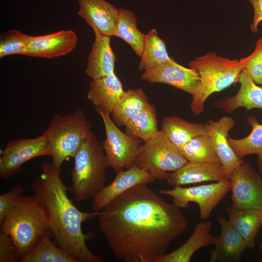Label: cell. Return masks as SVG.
<instances>
[{"label":"cell","mask_w":262,"mask_h":262,"mask_svg":"<svg viewBox=\"0 0 262 262\" xmlns=\"http://www.w3.org/2000/svg\"><path fill=\"white\" fill-rule=\"evenodd\" d=\"M98 217L99 229L114 255L126 262H156L187 228L180 208L147 184L123 193Z\"/></svg>","instance_id":"1"},{"label":"cell","mask_w":262,"mask_h":262,"mask_svg":"<svg viewBox=\"0 0 262 262\" xmlns=\"http://www.w3.org/2000/svg\"><path fill=\"white\" fill-rule=\"evenodd\" d=\"M41 173L33 181V196L44 211L49 230L56 244L76 262H103L101 256L92 252L86 241L93 237L84 234L82 224L98 216L99 212L80 211L69 198L67 187L60 176V168L44 161Z\"/></svg>","instance_id":"2"},{"label":"cell","mask_w":262,"mask_h":262,"mask_svg":"<svg viewBox=\"0 0 262 262\" xmlns=\"http://www.w3.org/2000/svg\"><path fill=\"white\" fill-rule=\"evenodd\" d=\"M69 190L80 202L93 199L105 186L109 164L102 144L93 132L73 158Z\"/></svg>","instance_id":"3"},{"label":"cell","mask_w":262,"mask_h":262,"mask_svg":"<svg viewBox=\"0 0 262 262\" xmlns=\"http://www.w3.org/2000/svg\"><path fill=\"white\" fill-rule=\"evenodd\" d=\"M198 72L200 82L190 103L195 115L202 113L205 103L213 94L219 92L239 82L244 68L242 59L230 60L218 56L214 52L198 57L189 63Z\"/></svg>","instance_id":"4"},{"label":"cell","mask_w":262,"mask_h":262,"mask_svg":"<svg viewBox=\"0 0 262 262\" xmlns=\"http://www.w3.org/2000/svg\"><path fill=\"white\" fill-rule=\"evenodd\" d=\"M0 230L11 236L21 261L49 228L46 214L35 197L21 195L0 224Z\"/></svg>","instance_id":"5"},{"label":"cell","mask_w":262,"mask_h":262,"mask_svg":"<svg viewBox=\"0 0 262 262\" xmlns=\"http://www.w3.org/2000/svg\"><path fill=\"white\" fill-rule=\"evenodd\" d=\"M91 123L80 109L73 113L55 114L44 133L47 136L51 163L61 168L63 163L73 158L92 133Z\"/></svg>","instance_id":"6"},{"label":"cell","mask_w":262,"mask_h":262,"mask_svg":"<svg viewBox=\"0 0 262 262\" xmlns=\"http://www.w3.org/2000/svg\"><path fill=\"white\" fill-rule=\"evenodd\" d=\"M188 162L180 150L159 130L149 141L140 146L134 164L154 180H163L170 173Z\"/></svg>","instance_id":"7"},{"label":"cell","mask_w":262,"mask_h":262,"mask_svg":"<svg viewBox=\"0 0 262 262\" xmlns=\"http://www.w3.org/2000/svg\"><path fill=\"white\" fill-rule=\"evenodd\" d=\"M101 116L106 137L102 146L109 167L117 173L129 169L135 164L142 140L122 132L113 121L111 115L96 110Z\"/></svg>","instance_id":"8"},{"label":"cell","mask_w":262,"mask_h":262,"mask_svg":"<svg viewBox=\"0 0 262 262\" xmlns=\"http://www.w3.org/2000/svg\"><path fill=\"white\" fill-rule=\"evenodd\" d=\"M230 189V181L225 180L196 186H179L172 189H159V192L171 196L173 203L180 209L187 208L190 202L196 203L199 207L200 218L205 220Z\"/></svg>","instance_id":"9"},{"label":"cell","mask_w":262,"mask_h":262,"mask_svg":"<svg viewBox=\"0 0 262 262\" xmlns=\"http://www.w3.org/2000/svg\"><path fill=\"white\" fill-rule=\"evenodd\" d=\"M0 157V177L6 180L17 174L28 161L42 156H49L48 141L43 133L34 138L9 140Z\"/></svg>","instance_id":"10"},{"label":"cell","mask_w":262,"mask_h":262,"mask_svg":"<svg viewBox=\"0 0 262 262\" xmlns=\"http://www.w3.org/2000/svg\"><path fill=\"white\" fill-rule=\"evenodd\" d=\"M229 180L234 208L262 212V178L250 164L244 162L236 167Z\"/></svg>","instance_id":"11"},{"label":"cell","mask_w":262,"mask_h":262,"mask_svg":"<svg viewBox=\"0 0 262 262\" xmlns=\"http://www.w3.org/2000/svg\"><path fill=\"white\" fill-rule=\"evenodd\" d=\"M141 80L150 83L167 84L191 96L196 92L200 82L199 74L196 69L185 67L172 58L163 64L144 71Z\"/></svg>","instance_id":"12"},{"label":"cell","mask_w":262,"mask_h":262,"mask_svg":"<svg viewBox=\"0 0 262 262\" xmlns=\"http://www.w3.org/2000/svg\"><path fill=\"white\" fill-rule=\"evenodd\" d=\"M204 124L207 135L229 180L233 170L244 162L235 154L229 143V132L234 126V120L230 116H224L217 121L209 120Z\"/></svg>","instance_id":"13"},{"label":"cell","mask_w":262,"mask_h":262,"mask_svg":"<svg viewBox=\"0 0 262 262\" xmlns=\"http://www.w3.org/2000/svg\"><path fill=\"white\" fill-rule=\"evenodd\" d=\"M113 181L105 186L93 199L91 206L99 212L116 197L128 190L140 184H147L154 180L145 171L135 164L116 173Z\"/></svg>","instance_id":"14"},{"label":"cell","mask_w":262,"mask_h":262,"mask_svg":"<svg viewBox=\"0 0 262 262\" xmlns=\"http://www.w3.org/2000/svg\"><path fill=\"white\" fill-rule=\"evenodd\" d=\"M77 36L71 30L39 36H30L27 56L53 58L65 55L76 47Z\"/></svg>","instance_id":"15"},{"label":"cell","mask_w":262,"mask_h":262,"mask_svg":"<svg viewBox=\"0 0 262 262\" xmlns=\"http://www.w3.org/2000/svg\"><path fill=\"white\" fill-rule=\"evenodd\" d=\"M77 14L94 30L101 35L112 36L116 26L118 9L106 0H78Z\"/></svg>","instance_id":"16"},{"label":"cell","mask_w":262,"mask_h":262,"mask_svg":"<svg viewBox=\"0 0 262 262\" xmlns=\"http://www.w3.org/2000/svg\"><path fill=\"white\" fill-rule=\"evenodd\" d=\"M220 233L216 236L214 248L210 251V262H238L246 249L245 240L238 234L228 220L219 217Z\"/></svg>","instance_id":"17"},{"label":"cell","mask_w":262,"mask_h":262,"mask_svg":"<svg viewBox=\"0 0 262 262\" xmlns=\"http://www.w3.org/2000/svg\"><path fill=\"white\" fill-rule=\"evenodd\" d=\"M228 180L222 165L209 163L188 162L176 171L170 173L166 179L171 186Z\"/></svg>","instance_id":"18"},{"label":"cell","mask_w":262,"mask_h":262,"mask_svg":"<svg viewBox=\"0 0 262 262\" xmlns=\"http://www.w3.org/2000/svg\"><path fill=\"white\" fill-rule=\"evenodd\" d=\"M239 82L240 86L235 95L218 99L213 105L227 113L241 107L246 110L262 109V86L256 83L245 69L241 73Z\"/></svg>","instance_id":"19"},{"label":"cell","mask_w":262,"mask_h":262,"mask_svg":"<svg viewBox=\"0 0 262 262\" xmlns=\"http://www.w3.org/2000/svg\"><path fill=\"white\" fill-rule=\"evenodd\" d=\"M87 98L94 106L95 110L111 115L116 103L125 91L122 83L115 72L92 80Z\"/></svg>","instance_id":"20"},{"label":"cell","mask_w":262,"mask_h":262,"mask_svg":"<svg viewBox=\"0 0 262 262\" xmlns=\"http://www.w3.org/2000/svg\"><path fill=\"white\" fill-rule=\"evenodd\" d=\"M95 39L87 59L85 73L92 80L115 72V55L110 44L111 37L94 33Z\"/></svg>","instance_id":"21"},{"label":"cell","mask_w":262,"mask_h":262,"mask_svg":"<svg viewBox=\"0 0 262 262\" xmlns=\"http://www.w3.org/2000/svg\"><path fill=\"white\" fill-rule=\"evenodd\" d=\"M212 223L199 222L188 239L174 251L160 256L156 262H189L193 255L200 248L214 245L216 236L210 232Z\"/></svg>","instance_id":"22"},{"label":"cell","mask_w":262,"mask_h":262,"mask_svg":"<svg viewBox=\"0 0 262 262\" xmlns=\"http://www.w3.org/2000/svg\"><path fill=\"white\" fill-rule=\"evenodd\" d=\"M160 131L178 148L195 137L207 134L204 124L190 122L173 115L164 118Z\"/></svg>","instance_id":"23"},{"label":"cell","mask_w":262,"mask_h":262,"mask_svg":"<svg viewBox=\"0 0 262 262\" xmlns=\"http://www.w3.org/2000/svg\"><path fill=\"white\" fill-rule=\"evenodd\" d=\"M226 211L228 221L245 240L248 249L253 248L256 235L262 226V212L255 210H239L232 205L227 207Z\"/></svg>","instance_id":"24"},{"label":"cell","mask_w":262,"mask_h":262,"mask_svg":"<svg viewBox=\"0 0 262 262\" xmlns=\"http://www.w3.org/2000/svg\"><path fill=\"white\" fill-rule=\"evenodd\" d=\"M151 103L140 88L124 91L115 105L111 115L118 127L125 126L130 120Z\"/></svg>","instance_id":"25"},{"label":"cell","mask_w":262,"mask_h":262,"mask_svg":"<svg viewBox=\"0 0 262 262\" xmlns=\"http://www.w3.org/2000/svg\"><path fill=\"white\" fill-rule=\"evenodd\" d=\"M114 36L127 43L138 56L141 57L145 44L146 34L137 27V18L134 14L127 9H118L116 28Z\"/></svg>","instance_id":"26"},{"label":"cell","mask_w":262,"mask_h":262,"mask_svg":"<svg viewBox=\"0 0 262 262\" xmlns=\"http://www.w3.org/2000/svg\"><path fill=\"white\" fill-rule=\"evenodd\" d=\"M125 127V132L129 136L140 139L144 143L149 141L159 131L155 106L149 104L132 118Z\"/></svg>","instance_id":"27"},{"label":"cell","mask_w":262,"mask_h":262,"mask_svg":"<svg viewBox=\"0 0 262 262\" xmlns=\"http://www.w3.org/2000/svg\"><path fill=\"white\" fill-rule=\"evenodd\" d=\"M138 66L140 71H145L159 66L172 58L168 54L166 44L155 29L146 34L143 50Z\"/></svg>","instance_id":"28"},{"label":"cell","mask_w":262,"mask_h":262,"mask_svg":"<svg viewBox=\"0 0 262 262\" xmlns=\"http://www.w3.org/2000/svg\"><path fill=\"white\" fill-rule=\"evenodd\" d=\"M49 230L39 241L33 250L21 262H76L51 239Z\"/></svg>","instance_id":"29"},{"label":"cell","mask_w":262,"mask_h":262,"mask_svg":"<svg viewBox=\"0 0 262 262\" xmlns=\"http://www.w3.org/2000/svg\"><path fill=\"white\" fill-rule=\"evenodd\" d=\"M246 121L251 128L248 135L240 139L229 137L230 146L241 159L249 155L262 154V124L253 116L248 117Z\"/></svg>","instance_id":"30"},{"label":"cell","mask_w":262,"mask_h":262,"mask_svg":"<svg viewBox=\"0 0 262 262\" xmlns=\"http://www.w3.org/2000/svg\"><path fill=\"white\" fill-rule=\"evenodd\" d=\"M178 149L189 162L209 163L221 165L207 134L195 137Z\"/></svg>","instance_id":"31"},{"label":"cell","mask_w":262,"mask_h":262,"mask_svg":"<svg viewBox=\"0 0 262 262\" xmlns=\"http://www.w3.org/2000/svg\"><path fill=\"white\" fill-rule=\"evenodd\" d=\"M30 36L12 29L0 37V58L13 54L26 55Z\"/></svg>","instance_id":"32"},{"label":"cell","mask_w":262,"mask_h":262,"mask_svg":"<svg viewBox=\"0 0 262 262\" xmlns=\"http://www.w3.org/2000/svg\"><path fill=\"white\" fill-rule=\"evenodd\" d=\"M242 59L244 69L256 83L262 86V36L257 41L254 51Z\"/></svg>","instance_id":"33"},{"label":"cell","mask_w":262,"mask_h":262,"mask_svg":"<svg viewBox=\"0 0 262 262\" xmlns=\"http://www.w3.org/2000/svg\"><path fill=\"white\" fill-rule=\"evenodd\" d=\"M25 190L20 184L12 187L7 193L0 195V224L7 214L15 207L19 197Z\"/></svg>","instance_id":"34"},{"label":"cell","mask_w":262,"mask_h":262,"mask_svg":"<svg viewBox=\"0 0 262 262\" xmlns=\"http://www.w3.org/2000/svg\"><path fill=\"white\" fill-rule=\"evenodd\" d=\"M21 259L11 236L0 230V262H17Z\"/></svg>","instance_id":"35"},{"label":"cell","mask_w":262,"mask_h":262,"mask_svg":"<svg viewBox=\"0 0 262 262\" xmlns=\"http://www.w3.org/2000/svg\"><path fill=\"white\" fill-rule=\"evenodd\" d=\"M254 9V16L250 29L253 33L258 32L259 24L262 21V0H248Z\"/></svg>","instance_id":"36"},{"label":"cell","mask_w":262,"mask_h":262,"mask_svg":"<svg viewBox=\"0 0 262 262\" xmlns=\"http://www.w3.org/2000/svg\"><path fill=\"white\" fill-rule=\"evenodd\" d=\"M257 167L258 171L262 178V154L258 155Z\"/></svg>","instance_id":"37"},{"label":"cell","mask_w":262,"mask_h":262,"mask_svg":"<svg viewBox=\"0 0 262 262\" xmlns=\"http://www.w3.org/2000/svg\"></svg>","instance_id":"38"}]
</instances>
